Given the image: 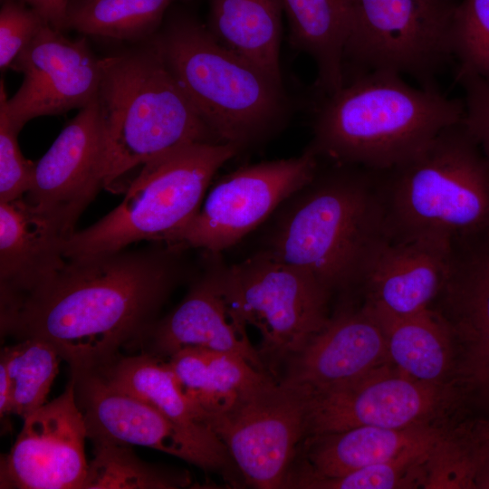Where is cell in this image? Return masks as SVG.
<instances>
[{
  "label": "cell",
  "instance_id": "obj_1",
  "mask_svg": "<svg viewBox=\"0 0 489 489\" xmlns=\"http://www.w3.org/2000/svg\"><path fill=\"white\" fill-rule=\"evenodd\" d=\"M178 244L66 259L31 292L1 309V332L52 344L72 373L96 370L144 340L187 273Z\"/></svg>",
  "mask_w": 489,
  "mask_h": 489
},
{
  "label": "cell",
  "instance_id": "obj_2",
  "mask_svg": "<svg viewBox=\"0 0 489 489\" xmlns=\"http://www.w3.org/2000/svg\"><path fill=\"white\" fill-rule=\"evenodd\" d=\"M273 214L261 251L303 270L331 293L359 286L387 240L379 171L331 163Z\"/></svg>",
  "mask_w": 489,
  "mask_h": 489
},
{
  "label": "cell",
  "instance_id": "obj_3",
  "mask_svg": "<svg viewBox=\"0 0 489 489\" xmlns=\"http://www.w3.org/2000/svg\"><path fill=\"white\" fill-rule=\"evenodd\" d=\"M322 97L308 149L375 171L407 161L465 114L463 100L413 87L392 72L356 76Z\"/></svg>",
  "mask_w": 489,
  "mask_h": 489
},
{
  "label": "cell",
  "instance_id": "obj_4",
  "mask_svg": "<svg viewBox=\"0 0 489 489\" xmlns=\"http://www.w3.org/2000/svg\"><path fill=\"white\" fill-rule=\"evenodd\" d=\"M388 239L489 236V160L463 121L407 161L379 171Z\"/></svg>",
  "mask_w": 489,
  "mask_h": 489
},
{
  "label": "cell",
  "instance_id": "obj_5",
  "mask_svg": "<svg viewBox=\"0 0 489 489\" xmlns=\"http://www.w3.org/2000/svg\"><path fill=\"white\" fill-rule=\"evenodd\" d=\"M150 40L219 142L242 149L286 119L283 83L220 43L191 14H174Z\"/></svg>",
  "mask_w": 489,
  "mask_h": 489
},
{
  "label": "cell",
  "instance_id": "obj_6",
  "mask_svg": "<svg viewBox=\"0 0 489 489\" xmlns=\"http://www.w3.org/2000/svg\"><path fill=\"white\" fill-rule=\"evenodd\" d=\"M97 100L106 136L103 187L179 147L219 142L150 39L105 57Z\"/></svg>",
  "mask_w": 489,
  "mask_h": 489
},
{
  "label": "cell",
  "instance_id": "obj_7",
  "mask_svg": "<svg viewBox=\"0 0 489 489\" xmlns=\"http://www.w3.org/2000/svg\"><path fill=\"white\" fill-rule=\"evenodd\" d=\"M239 150L198 142L146 162L118 206L64 240V257L115 252L140 241L172 243L198 211L216 173Z\"/></svg>",
  "mask_w": 489,
  "mask_h": 489
},
{
  "label": "cell",
  "instance_id": "obj_8",
  "mask_svg": "<svg viewBox=\"0 0 489 489\" xmlns=\"http://www.w3.org/2000/svg\"><path fill=\"white\" fill-rule=\"evenodd\" d=\"M458 0H352L343 50L344 82L372 72L408 75L426 90L454 59Z\"/></svg>",
  "mask_w": 489,
  "mask_h": 489
},
{
  "label": "cell",
  "instance_id": "obj_9",
  "mask_svg": "<svg viewBox=\"0 0 489 489\" xmlns=\"http://www.w3.org/2000/svg\"><path fill=\"white\" fill-rule=\"evenodd\" d=\"M216 264L228 306L261 335L258 353L264 366L286 363L330 318L331 292L303 270L261 250L231 265L216 254Z\"/></svg>",
  "mask_w": 489,
  "mask_h": 489
},
{
  "label": "cell",
  "instance_id": "obj_10",
  "mask_svg": "<svg viewBox=\"0 0 489 489\" xmlns=\"http://www.w3.org/2000/svg\"><path fill=\"white\" fill-rule=\"evenodd\" d=\"M307 393L272 378L206 418L246 483L283 488L306 436Z\"/></svg>",
  "mask_w": 489,
  "mask_h": 489
},
{
  "label": "cell",
  "instance_id": "obj_11",
  "mask_svg": "<svg viewBox=\"0 0 489 489\" xmlns=\"http://www.w3.org/2000/svg\"><path fill=\"white\" fill-rule=\"evenodd\" d=\"M319 159L307 149L298 157L247 165L223 176L170 244L212 254L234 246L314 177Z\"/></svg>",
  "mask_w": 489,
  "mask_h": 489
},
{
  "label": "cell",
  "instance_id": "obj_12",
  "mask_svg": "<svg viewBox=\"0 0 489 489\" xmlns=\"http://www.w3.org/2000/svg\"><path fill=\"white\" fill-rule=\"evenodd\" d=\"M455 398L444 384L414 379L388 363L340 387L307 393L306 436L432 425Z\"/></svg>",
  "mask_w": 489,
  "mask_h": 489
},
{
  "label": "cell",
  "instance_id": "obj_13",
  "mask_svg": "<svg viewBox=\"0 0 489 489\" xmlns=\"http://www.w3.org/2000/svg\"><path fill=\"white\" fill-rule=\"evenodd\" d=\"M75 397L91 441L150 447L203 470H221L230 455L214 433H199L171 420L144 400L109 384L95 371L72 373Z\"/></svg>",
  "mask_w": 489,
  "mask_h": 489
},
{
  "label": "cell",
  "instance_id": "obj_14",
  "mask_svg": "<svg viewBox=\"0 0 489 489\" xmlns=\"http://www.w3.org/2000/svg\"><path fill=\"white\" fill-rule=\"evenodd\" d=\"M105 58H98L85 38L70 39L45 24L14 60L11 69L24 74L8 99L1 81L0 99L12 123L22 129L30 120L82 109L97 96Z\"/></svg>",
  "mask_w": 489,
  "mask_h": 489
},
{
  "label": "cell",
  "instance_id": "obj_15",
  "mask_svg": "<svg viewBox=\"0 0 489 489\" xmlns=\"http://www.w3.org/2000/svg\"><path fill=\"white\" fill-rule=\"evenodd\" d=\"M105 128L96 98L80 109L35 162L24 198L54 223L66 238L103 187Z\"/></svg>",
  "mask_w": 489,
  "mask_h": 489
},
{
  "label": "cell",
  "instance_id": "obj_16",
  "mask_svg": "<svg viewBox=\"0 0 489 489\" xmlns=\"http://www.w3.org/2000/svg\"><path fill=\"white\" fill-rule=\"evenodd\" d=\"M87 427L71 379L58 398L28 415L1 460V488L82 489Z\"/></svg>",
  "mask_w": 489,
  "mask_h": 489
},
{
  "label": "cell",
  "instance_id": "obj_17",
  "mask_svg": "<svg viewBox=\"0 0 489 489\" xmlns=\"http://www.w3.org/2000/svg\"><path fill=\"white\" fill-rule=\"evenodd\" d=\"M390 363L379 319L365 304L345 308L286 362L281 381L307 393L355 381Z\"/></svg>",
  "mask_w": 489,
  "mask_h": 489
},
{
  "label": "cell",
  "instance_id": "obj_18",
  "mask_svg": "<svg viewBox=\"0 0 489 489\" xmlns=\"http://www.w3.org/2000/svg\"><path fill=\"white\" fill-rule=\"evenodd\" d=\"M453 244L442 238L385 240L367 264L359 286L373 312L408 316L430 309L446 283Z\"/></svg>",
  "mask_w": 489,
  "mask_h": 489
},
{
  "label": "cell",
  "instance_id": "obj_19",
  "mask_svg": "<svg viewBox=\"0 0 489 489\" xmlns=\"http://www.w3.org/2000/svg\"><path fill=\"white\" fill-rule=\"evenodd\" d=\"M216 255L205 252L202 269L184 299L157 321L146 339L153 354L158 357H169L185 348H201L238 354L255 368L265 370L258 350L247 335L246 326L234 314L224 297Z\"/></svg>",
  "mask_w": 489,
  "mask_h": 489
},
{
  "label": "cell",
  "instance_id": "obj_20",
  "mask_svg": "<svg viewBox=\"0 0 489 489\" xmlns=\"http://www.w3.org/2000/svg\"><path fill=\"white\" fill-rule=\"evenodd\" d=\"M444 433L433 425L400 429L366 426L306 436L283 488H295L310 479L339 477L388 461L415 447L436 442Z\"/></svg>",
  "mask_w": 489,
  "mask_h": 489
},
{
  "label": "cell",
  "instance_id": "obj_21",
  "mask_svg": "<svg viewBox=\"0 0 489 489\" xmlns=\"http://www.w3.org/2000/svg\"><path fill=\"white\" fill-rule=\"evenodd\" d=\"M66 236L24 197L0 202V309L31 292L66 262Z\"/></svg>",
  "mask_w": 489,
  "mask_h": 489
},
{
  "label": "cell",
  "instance_id": "obj_22",
  "mask_svg": "<svg viewBox=\"0 0 489 489\" xmlns=\"http://www.w3.org/2000/svg\"><path fill=\"white\" fill-rule=\"evenodd\" d=\"M290 26V42L312 57L316 88L330 95L344 83L343 50L352 0H281Z\"/></svg>",
  "mask_w": 489,
  "mask_h": 489
},
{
  "label": "cell",
  "instance_id": "obj_23",
  "mask_svg": "<svg viewBox=\"0 0 489 489\" xmlns=\"http://www.w3.org/2000/svg\"><path fill=\"white\" fill-rule=\"evenodd\" d=\"M208 29L226 48L282 82L281 0H210Z\"/></svg>",
  "mask_w": 489,
  "mask_h": 489
},
{
  "label": "cell",
  "instance_id": "obj_24",
  "mask_svg": "<svg viewBox=\"0 0 489 489\" xmlns=\"http://www.w3.org/2000/svg\"><path fill=\"white\" fill-rule=\"evenodd\" d=\"M440 315L465 348L489 341V236L453 244Z\"/></svg>",
  "mask_w": 489,
  "mask_h": 489
},
{
  "label": "cell",
  "instance_id": "obj_25",
  "mask_svg": "<svg viewBox=\"0 0 489 489\" xmlns=\"http://www.w3.org/2000/svg\"><path fill=\"white\" fill-rule=\"evenodd\" d=\"M373 313L384 330L390 363L414 379L444 384L454 364L455 334L446 320L431 309L408 316Z\"/></svg>",
  "mask_w": 489,
  "mask_h": 489
},
{
  "label": "cell",
  "instance_id": "obj_26",
  "mask_svg": "<svg viewBox=\"0 0 489 489\" xmlns=\"http://www.w3.org/2000/svg\"><path fill=\"white\" fill-rule=\"evenodd\" d=\"M91 371L153 406L178 425L199 433H214L182 391L168 362L161 357L149 353L119 356Z\"/></svg>",
  "mask_w": 489,
  "mask_h": 489
},
{
  "label": "cell",
  "instance_id": "obj_27",
  "mask_svg": "<svg viewBox=\"0 0 489 489\" xmlns=\"http://www.w3.org/2000/svg\"><path fill=\"white\" fill-rule=\"evenodd\" d=\"M188 0H70L67 27L116 40L150 39L173 4Z\"/></svg>",
  "mask_w": 489,
  "mask_h": 489
},
{
  "label": "cell",
  "instance_id": "obj_28",
  "mask_svg": "<svg viewBox=\"0 0 489 489\" xmlns=\"http://www.w3.org/2000/svg\"><path fill=\"white\" fill-rule=\"evenodd\" d=\"M92 442L94 456L82 489H177L192 484L187 472L148 464L129 445Z\"/></svg>",
  "mask_w": 489,
  "mask_h": 489
},
{
  "label": "cell",
  "instance_id": "obj_29",
  "mask_svg": "<svg viewBox=\"0 0 489 489\" xmlns=\"http://www.w3.org/2000/svg\"><path fill=\"white\" fill-rule=\"evenodd\" d=\"M20 340L4 348L0 360L5 362L12 383L13 414L24 418L45 404L62 358L43 340Z\"/></svg>",
  "mask_w": 489,
  "mask_h": 489
},
{
  "label": "cell",
  "instance_id": "obj_30",
  "mask_svg": "<svg viewBox=\"0 0 489 489\" xmlns=\"http://www.w3.org/2000/svg\"><path fill=\"white\" fill-rule=\"evenodd\" d=\"M444 435V434H443ZM436 442L410 449L388 461L332 478L299 483L302 489H394L424 487L427 465Z\"/></svg>",
  "mask_w": 489,
  "mask_h": 489
},
{
  "label": "cell",
  "instance_id": "obj_31",
  "mask_svg": "<svg viewBox=\"0 0 489 489\" xmlns=\"http://www.w3.org/2000/svg\"><path fill=\"white\" fill-rule=\"evenodd\" d=\"M475 419L446 433L434 445L424 488L475 489Z\"/></svg>",
  "mask_w": 489,
  "mask_h": 489
},
{
  "label": "cell",
  "instance_id": "obj_32",
  "mask_svg": "<svg viewBox=\"0 0 489 489\" xmlns=\"http://www.w3.org/2000/svg\"><path fill=\"white\" fill-rule=\"evenodd\" d=\"M456 76L489 81V0H459L452 22Z\"/></svg>",
  "mask_w": 489,
  "mask_h": 489
},
{
  "label": "cell",
  "instance_id": "obj_33",
  "mask_svg": "<svg viewBox=\"0 0 489 489\" xmlns=\"http://www.w3.org/2000/svg\"><path fill=\"white\" fill-rule=\"evenodd\" d=\"M206 351L212 399L206 415V424L209 415L224 408L235 397L273 378L238 354L209 350Z\"/></svg>",
  "mask_w": 489,
  "mask_h": 489
},
{
  "label": "cell",
  "instance_id": "obj_34",
  "mask_svg": "<svg viewBox=\"0 0 489 489\" xmlns=\"http://www.w3.org/2000/svg\"><path fill=\"white\" fill-rule=\"evenodd\" d=\"M19 132L0 99V202L24 197L31 187L35 162L23 156L18 144Z\"/></svg>",
  "mask_w": 489,
  "mask_h": 489
},
{
  "label": "cell",
  "instance_id": "obj_35",
  "mask_svg": "<svg viewBox=\"0 0 489 489\" xmlns=\"http://www.w3.org/2000/svg\"><path fill=\"white\" fill-rule=\"evenodd\" d=\"M48 23L23 0H2L0 9V68L12 67L16 57L25 49Z\"/></svg>",
  "mask_w": 489,
  "mask_h": 489
},
{
  "label": "cell",
  "instance_id": "obj_36",
  "mask_svg": "<svg viewBox=\"0 0 489 489\" xmlns=\"http://www.w3.org/2000/svg\"><path fill=\"white\" fill-rule=\"evenodd\" d=\"M168 362L182 391L206 423L212 399L206 350L185 348L169 356Z\"/></svg>",
  "mask_w": 489,
  "mask_h": 489
},
{
  "label": "cell",
  "instance_id": "obj_37",
  "mask_svg": "<svg viewBox=\"0 0 489 489\" xmlns=\"http://www.w3.org/2000/svg\"><path fill=\"white\" fill-rule=\"evenodd\" d=\"M456 80L465 90L463 124L489 160V81L471 75Z\"/></svg>",
  "mask_w": 489,
  "mask_h": 489
},
{
  "label": "cell",
  "instance_id": "obj_38",
  "mask_svg": "<svg viewBox=\"0 0 489 489\" xmlns=\"http://www.w3.org/2000/svg\"><path fill=\"white\" fill-rule=\"evenodd\" d=\"M460 373L473 397L489 408V341L465 348Z\"/></svg>",
  "mask_w": 489,
  "mask_h": 489
},
{
  "label": "cell",
  "instance_id": "obj_39",
  "mask_svg": "<svg viewBox=\"0 0 489 489\" xmlns=\"http://www.w3.org/2000/svg\"><path fill=\"white\" fill-rule=\"evenodd\" d=\"M476 472L475 489H489V417L475 419Z\"/></svg>",
  "mask_w": 489,
  "mask_h": 489
},
{
  "label": "cell",
  "instance_id": "obj_40",
  "mask_svg": "<svg viewBox=\"0 0 489 489\" xmlns=\"http://www.w3.org/2000/svg\"><path fill=\"white\" fill-rule=\"evenodd\" d=\"M45 21L58 31L63 32L67 27V10L70 0H23Z\"/></svg>",
  "mask_w": 489,
  "mask_h": 489
},
{
  "label": "cell",
  "instance_id": "obj_41",
  "mask_svg": "<svg viewBox=\"0 0 489 489\" xmlns=\"http://www.w3.org/2000/svg\"><path fill=\"white\" fill-rule=\"evenodd\" d=\"M13 413L12 383L3 360H0V416L1 418Z\"/></svg>",
  "mask_w": 489,
  "mask_h": 489
}]
</instances>
